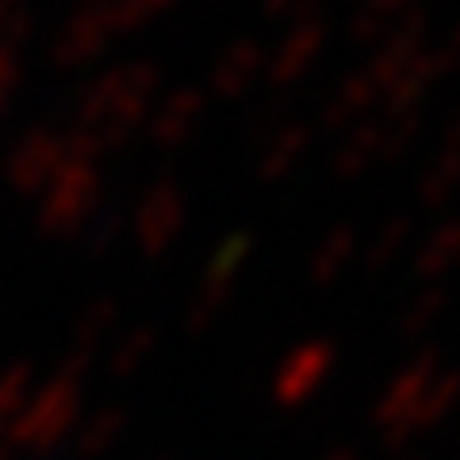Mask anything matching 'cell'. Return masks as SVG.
Segmentation results:
<instances>
[{
	"label": "cell",
	"mask_w": 460,
	"mask_h": 460,
	"mask_svg": "<svg viewBox=\"0 0 460 460\" xmlns=\"http://www.w3.org/2000/svg\"><path fill=\"white\" fill-rule=\"evenodd\" d=\"M411 234H414V219L411 215H392L387 223H380V230L368 238L365 246V272H384L399 261V253L411 246Z\"/></svg>",
	"instance_id": "15"
},
{
	"label": "cell",
	"mask_w": 460,
	"mask_h": 460,
	"mask_svg": "<svg viewBox=\"0 0 460 460\" xmlns=\"http://www.w3.org/2000/svg\"><path fill=\"white\" fill-rule=\"evenodd\" d=\"M407 0H368V4L357 12L349 23V42L353 47H368V42H380L387 31H392V20L402 12Z\"/></svg>",
	"instance_id": "18"
},
{
	"label": "cell",
	"mask_w": 460,
	"mask_h": 460,
	"mask_svg": "<svg viewBox=\"0 0 460 460\" xmlns=\"http://www.w3.org/2000/svg\"><path fill=\"white\" fill-rule=\"evenodd\" d=\"M311 127L307 123H284L280 131H272L261 146V157H257V181L265 184H277L284 181L288 172H292L299 162H304V154L311 150Z\"/></svg>",
	"instance_id": "10"
},
{
	"label": "cell",
	"mask_w": 460,
	"mask_h": 460,
	"mask_svg": "<svg viewBox=\"0 0 460 460\" xmlns=\"http://www.w3.org/2000/svg\"><path fill=\"white\" fill-rule=\"evenodd\" d=\"M422 135V111H407V115H384V138H380V162L395 165L402 162L414 142Z\"/></svg>",
	"instance_id": "19"
},
{
	"label": "cell",
	"mask_w": 460,
	"mask_h": 460,
	"mask_svg": "<svg viewBox=\"0 0 460 460\" xmlns=\"http://www.w3.org/2000/svg\"><path fill=\"white\" fill-rule=\"evenodd\" d=\"M265 74V50L257 39H234L215 58L211 66V89L219 100H238L250 93V84Z\"/></svg>",
	"instance_id": "7"
},
{
	"label": "cell",
	"mask_w": 460,
	"mask_h": 460,
	"mask_svg": "<svg viewBox=\"0 0 460 460\" xmlns=\"http://www.w3.org/2000/svg\"><path fill=\"white\" fill-rule=\"evenodd\" d=\"M326 23L323 20H304L288 31L277 50L265 58V77L272 89H292L296 81H304L311 74V66L319 62V54L326 50Z\"/></svg>",
	"instance_id": "4"
},
{
	"label": "cell",
	"mask_w": 460,
	"mask_h": 460,
	"mask_svg": "<svg viewBox=\"0 0 460 460\" xmlns=\"http://www.w3.org/2000/svg\"><path fill=\"white\" fill-rule=\"evenodd\" d=\"M326 460H357V456H353V453H349V449H338V453H330V456H326Z\"/></svg>",
	"instance_id": "22"
},
{
	"label": "cell",
	"mask_w": 460,
	"mask_h": 460,
	"mask_svg": "<svg viewBox=\"0 0 460 460\" xmlns=\"http://www.w3.org/2000/svg\"><path fill=\"white\" fill-rule=\"evenodd\" d=\"M422 42H426V16L402 20L399 27H392V31L376 42V50H372L365 69H368V77L380 84V96L387 93V84H392L402 69L422 54Z\"/></svg>",
	"instance_id": "5"
},
{
	"label": "cell",
	"mask_w": 460,
	"mask_h": 460,
	"mask_svg": "<svg viewBox=\"0 0 460 460\" xmlns=\"http://www.w3.org/2000/svg\"><path fill=\"white\" fill-rule=\"evenodd\" d=\"M150 338H154V334H138V338H135V341H131V345H127V349L119 353V365H135L138 357L150 349Z\"/></svg>",
	"instance_id": "21"
},
{
	"label": "cell",
	"mask_w": 460,
	"mask_h": 460,
	"mask_svg": "<svg viewBox=\"0 0 460 460\" xmlns=\"http://www.w3.org/2000/svg\"><path fill=\"white\" fill-rule=\"evenodd\" d=\"M380 100V84L368 77V69H353V74H345L338 84H334V93L326 96V104H323V127L326 131H345V127H353V123H361L368 108Z\"/></svg>",
	"instance_id": "9"
},
{
	"label": "cell",
	"mask_w": 460,
	"mask_h": 460,
	"mask_svg": "<svg viewBox=\"0 0 460 460\" xmlns=\"http://www.w3.org/2000/svg\"><path fill=\"white\" fill-rule=\"evenodd\" d=\"M250 253H253V234H246V230H234V234H226L219 246H215V253L204 265V277H199L192 304L184 311L189 334H204V330L215 326V319L223 314L226 299H230V288H234L238 272L250 261Z\"/></svg>",
	"instance_id": "1"
},
{
	"label": "cell",
	"mask_w": 460,
	"mask_h": 460,
	"mask_svg": "<svg viewBox=\"0 0 460 460\" xmlns=\"http://www.w3.org/2000/svg\"><path fill=\"white\" fill-rule=\"evenodd\" d=\"M429 54V66H434V74L438 77H449L453 69L460 66V27H453L449 35H445L434 50H426Z\"/></svg>",
	"instance_id": "20"
},
{
	"label": "cell",
	"mask_w": 460,
	"mask_h": 460,
	"mask_svg": "<svg viewBox=\"0 0 460 460\" xmlns=\"http://www.w3.org/2000/svg\"><path fill=\"white\" fill-rule=\"evenodd\" d=\"M204 108H208V100L199 89L172 93L154 119V142L157 146H181V142L199 127V119H204Z\"/></svg>",
	"instance_id": "13"
},
{
	"label": "cell",
	"mask_w": 460,
	"mask_h": 460,
	"mask_svg": "<svg viewBox=\"0 0 460 460\" xmlns=\"http://www.w3.org/2000/svg\"><path fill=\"white\" fill-rule=\"evenodd\" d=\"M357 246H361V238H357V230L349 223H341L334 230H326L319 238V246L311 250L307 257V277L314 288H330L345 269H349Z\"/></svg>",
	"instance_id": "12"
},
{
	"label": "cell",
	"mask_w": 460,
	"mask_h": 460,
	"mask_svg": "<svg viewBox=\"0 0 460 460\" xmlns=\"http://www.w3.org/2000/svg\"><path fill=\"white\" fill-rule=\"evenodd\" d=\"M184 226V199L177 192V184H157L146 196V204L138 211V238L146 253H162L172 246V238L181 234Z\"/></svg>",
	"instance_id": "8"
},
{
	"label": "cell",
	"mask_w": 460,
	"mask_h": 460,
	"mask_svg": "<svg viewBox=\"0 0 460 460\" xmlns=\"http://www.w3.org/2000/svg\"><path fill=\"white\" fill-rule=\"evenodd\" d=\"M334 365H338V345L334 341L314 338V341L296 345V349L277 365V376H272V399H277L280 407H299V402H307L326 384Z\"/></svg>",
	"instance_id": "2"
},
{
	"label": "cell",
	"mask_w": 460,
	"mask_h": 460,
	"mask_svg": "<svg viewBox=\"0 0 460 460\" xmlns=\"http://www.w3.org/2000/svg\"><path fill=\"white\" fill-rule=\"evenodd\" d=\"M449 307V292L445 288H426L402 307L399 323H395V338L399 341H419L422 334H429V326L441 319V311Z\"/></svg>",
	"instance_id": "17"
},
{
	"label": "cell",
	"mask_w": 460,
	"mask_h": 460,
	"mask_svg": "<svg viewBox=\"0 0 460 460\" xmlns=\"http://www.w3.org/2000/svg\"><path fill=\"white\" fill-rule=\"evenodd\" d=\"M460 192V150L441 146L429 169L419 177V204L422 208H445Z\"/></svg>",
	"instance_id": "16"
},
{
	"label": "cell",
	"mask_w": 460,
	"mask_h": 460,
	"mask_svg": "<svg viewBox=\"0 0 460 460\" xmlns=\"http://www.w3.org/2000/svg\"><path fill=\"white\" fill-rule=\"evenodd\" d=\"M380 138H384V119L353 123L345 131V138L338 142L334 157H330V172L338 181H357L372 162H380Z\"/></svg>",
	"instance_id": "11"
},
{
	"label": "cell",
	"mask_w": 460,
	"mask_h": 460,
	"mask_svg": "<svg viewBox=\"0 0 460 460\" xmlns=\"http://www.w3.org/2000/svg\"><path fill=\"white\" fill-rule=\"evenodd\" d=\"M460 261V219H445L429 230V238L414 253V272L419 277H445Z\"/></svg>",
	"instance_id": "14"
},
{
	"label": "cell",
	"mask_w": 460,
	"mask_h": 460,
	"mask_svg": "<svg viewBox=\"0 0 460 460\" xmlns=\"http://www.w3.org/2000/svg\"><path fill=\"white\" fill-rule=\"evenodd\" d=\"M438 372H441L438 349H422L384 384V392L376 395V407H372V426L380 429V438H387L414 411V402L426 395V387L438 380Z\"/></svg>",
	"instance_id": "3"
},
{
	"label": "cell",
	"mask_w": 460,
	"mask_h": 460,
	"mask_svg": "<svg viewBox=\"0 0 460 460\" xmlns=\"http://www.w3.org/2000/svg\"><path fill=\"white\" fill-rule=\"evenodd\" d=\"M456 402H460V368H441L438 380L426 387V395L414 402V411L392 429V434L384 438V445H402V441H411L414 434H426V429H434L438 422L449 419Z\"/></svg>",
	"instance_id": "6"
}]
</instances>
